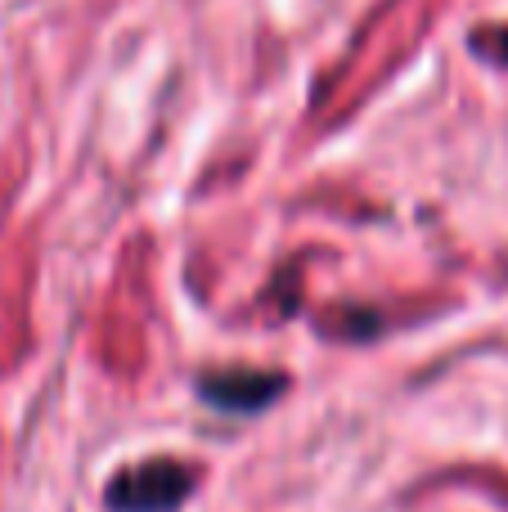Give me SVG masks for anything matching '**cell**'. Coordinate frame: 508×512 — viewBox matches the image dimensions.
Returning <instances> with one entry per match:
<instances>
[{"label":"cell","mask_w":508,"mask_h":512,"mask_svg":"<svg viewBox=\"0 0 508 512\" xmlns=\"http://www.w3.org/2000/svg\"><path fill=\"white\" fill-rule=\"evenodd\" d=\"M468 45H473L486 63L508 68V23L504 27H482V32H473V41H468Z\"/></svg>","instance_id":"cell-3"},{"label":"cell","mask_w":508,"mask_h":512,"mask_svg":"<svg viewBox=\"0 0 508 512\" xmlns=\"http://www.w3.org/2000/svg\"><path fill=\"white\" fill-rule=\"evenodd\" d=\"M288 382L279 373H252V369H234V373H207L198 382V396L212 409H225V414H257L270 400L284 396Z\"/></svg>","instance_id":"cell-2"},{"label":"cell","mask_w":508,"mask_h":512,"mask_svg":"<svg viewBox=\"0 0 508 512\" xmlns=\"http://www.w3.org/2000/svg\"><path fill=\"white\" fill-rule=\"evenodd\" d=\"M194 490V468L176 459H149L122 468L108 486V508L113 512H176Z\"/></svg>","instance_id":"cell-1"}]
</instances>
